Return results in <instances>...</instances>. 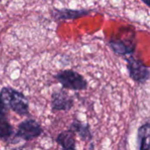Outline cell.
I'll return each instance as SVG.
<instances>
[{
    "mask_svg": "<svg viewBox=\"0 0 150 150\" xmlns=\"http://www.w3.org/2000/svg\"><path fill=\"white\" fill-rule=\"evenodd\" d=\"M1 97L8 107L18 116H30L29 100L25 95L11 86H4L0 90Z\"/></svg>",
    "mask_w": 150,
    "mask_h": 150,
    "instance_id": "1",
    "label": "cell"
},
{
    "mask_svg": "<svg viewBox=\"0 0 150 150\" xmlns=\"http://www.w3.org/2000/svg\"><path fill=\"white\" fill-rule=\"evenodd\" d=\"M54 77L64 90L82 91L88 89L87 80L83 75L74 69L59 70Z\"/></svg>",
    "mask_w": 150,
    "mask_h": 150,
    "instance_id": "2",
    "label": "cell"
},
{
    "mask_svg": "<svg viewBox=\"0 0 150 150\" xmlns=\"http://www.w3.org/2000/svg\"><path fill=\"white\" fill-rule=\"evenodd\" d=\"M127 69L129 77L137 84L143 85L149 80L150 71L148 65L142 60L134 57L133 54L125 57Z\"/></svg>",
    "mask_w": 150,
    "mask_h": 150,
    "instance_id": "3",
    "label": "cell"
},
{
    "mask_svg": "<svg viewBox=\"0 0 150 150\" xmlns=\"http://www.w3.org/2000/svg\"><path fill=\"white\" fill-rule=\"evenodd\" d=\"M44 133V129L34 119H26L21 121L17 127V131L14 134V142H18L19 140L25 142H30L34 139L39 138Z\"/></svg>",
    "mask_w": 150,
    "mask_h": 150,
    "instance_id": "4",
    "label": "cell"
},
{
    "mask_svg": "<svg viewBox=\"0 0 150 150\" xmlns=\"http://www.w3.org/2000/svg\"><path fill=\"white\" fill-rule=\"evenodd\" d=\"M75 105L72 96L64 89L54 91L51 94L50 106L52 112H69Z\"/></svg>",
    "mask_w": 150,
    "mask_h": 150,
    "instance_id": "5",
    "label": "cell"
},
{
    "mask_svg": "<svg viewBox=\"0 0 150 150\" xmlns=\"http://www.w3.org/2000/svg\"><path fill=\"white\" fill-rule=\"evenodd\" d=\"M94 10L91 9H69V8H53L51 17L54 21L75 20L88 15H91Z\"/></svg>",
    "mask_w": 150,
    "mask_h": 150,
    "instance_id": "6",
    "label": "cell"
},
{
    "mask_svg": "<svg viewBox=\"0 0 150 150\" xmlns=\"http://www.w3.org/2000/svg\"><path fill=\"white\" fill-rule=\"evenodd\" d=\"M108 46L115 54L120 56H128L134 53L136 42L134 40H127L114 38L108 40Z\"/></svg>",
    "mask_w": 150,
    "mask_h": 150,
    "instance_id": "7",
    "label": "cell"
},
{
    "mask_svg": "<svg viewBox=\"0 0 150 150\" xmlns=\"http://www.w3.org/2000/svg\"><path fill=\"white\" fill-rule=\"evenodd\" d=\"M69 129H70L81 139V141L84 142H91L93 140V134L91 130V126L88 122H83L82 120L75 118L70 123Z\"/></svg>",
    "mask_w": 150,
    "mask_h": 150,
    "instance_id": "8",
    "label": "cell"
},
{
    "mask_svg": "<svg viewBox=\"0 0 150 150\" xmlns=\"http://www.w3.org/2000/svg\"><path fill=\"white\" fill-rule=\"evenodd\" d=\"M55 141L62 150H76V134L69 128L61 132L56 136Z\"/></svg>",
    "mask_w": 150,
    "mask_h": 150,
    "instance_id": "9",
    "label": "cell"
},
{
    "mask_svg": "<svg viewBox=\"0 0 150 150\" xmlns=\"http://www.w3.org/2000/svg\"><path fill=\"white\" fill-rule=\"evenodd\" d=\"M150 123L149 121L143 123L137 130V150L150 149Z\"/></svg>",
    "mask_w": 150,
    "mask_h": 150,
    "instance_id": "10",
    "label": "cell"
},
{
    "mask_svg": "<svg viewBox=\"0 0 150 150\" xmlns=\"http://www.w3.org/2000/svg\"><path fill=\"white\" fill-rule=\"evenodd\" d=\"M14 134V128L10 123L8 116L0 114V140L7 143H13Z\"/></svg>",
    "mask_w": 150,
    "mask_h": 150,
    "instance_id": "11",
    "label": "cell"
},
{
    "mask_svg": "<svg viewBox=\"0 0 150 150\" xmlns=\"http://www.w3.org/2000/svg\"><path fill=\"white\" fill-rule=\"evenodd\" d=\"M8 112H9V109L6 106V105L4 104L1 94H0V114L1 115H7L8 116Z\"/></svg>",
    "mask_w": 150,
    "mask_h": 150,
    "instance_id": "12",
    "label": "cell"
},
{
    "mask_svg": "<svg viewBox=\"0 0 150 150\" xmlns=\"http://www.w3.org/2000/svg\"><path fill=\"white\" fill-rule=\"evenodd\" d=\"M148 7H150V0H142Z\"/></svg>",
    "mask_w": 150,
    "mask_h": 150,
    "instance_id": "13",
    "label": "cell"
}]
</instances>
